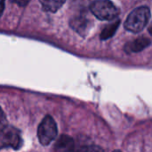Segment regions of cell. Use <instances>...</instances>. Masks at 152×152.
I'll list each match as a JSON object with an SVG mask.
<instances>
[{"mask_svg": "<svg viewBox=\"0 0 152 152\" xmlns=\"http://www.w3.org/2000/svg\"><path fill=\"white\" fill-rule=\"evenodd\" d=\"M151 19V10L147 6H140L130 13L125 22V28L133 33L142 31Z\"/></svg>", "mask_w": 152, "mask_h": 152, "instance_id": "cell-1", "label": "cell"}, {"mask_svg": "<svg viewBox=\"0 0 152 152\" xmlns=\"http://www.w3.org/2000/svg\"><path fill=\"white\" fill-rule=\"evenodd\" d=\"M91 13L101 21H111L118 17L119 9L110 0H97L90 4Z\"/></svg>", "mask_w": 152, "mask_h": 152, "instance_id": "cell-2", "label": "cell"}, {"mask_svg": "<svg viewBox=\"0 0 152 152\" xmlns=\"http://www.w3.org/2000/svg\"><path fill=\"white\" fill-rule=\"evenodd\" d=\"M58 134L57 125L51 116H46L40 123L37 128V137L39 142L44 145H49Z\"/></svg>", "mask_w": 152, "mask_h": 152, "instance_id": "cell-3", "label": "cell"}, {"mask_svg": "<svg viewBox=\"0 0 152 152\" xmlns=\"http://www.w3.org/2000/svg\"><path fill=\"white\" fill-rule=\"evenodd\" d=\"M22 145V138L18 129L6 126L0 132V150L4 148H12L19 150Z\"/></svg>", "mask_w": 152, "mask_h": 152, "instance_id": "cell-4", "label": "cell"}, {"mask_svg": "<svg viewBox=\"0 0 152 152\" xmlns=\"http://www.w3.org/2000/svg\"><path fill=\"white\" fill-rule=\"evenodd\" d=\"M70 26L78 34L86 36L93 26V21L91 20L86 10L82 9L77 14L73 16L70 21Z\"/></svg>", "mask_w": 152, "mask_h": 152, "instance_id": "cell-5", "label": "cell"}, {"mask_svg": "<svg viewBox=\"0 0 152 152\" xmlns=\"http://www.w3.org/2000/svg\"><path fill=\"white\" fill-rule=\"evenodd\" d=\"M150 45H151V39H149L148 38L141 37L135 39L133 41L128 42L125 47V50L127 53H137L145 49Z\"/></svg>", "mask_w": 152, "mask_h": 152, "instance_id": "cell-6", "label": "cell"}, {"mask_svg": "<svg viewBox=\"0 0 152 152\" xmlns=\"http://www.w3.org/2000/svg\"><path fill=\"white\" fill-rule=\"evenodd\" d=\"M56 152H75L74 140L68 135H61L55 143Z\"/></svg>", "mask_w": 152, "mask_h": 152, "instance_id": "cell-7", "label": "cell"}, {"mask_svg": "<svg viewBox=\"0 0 152 152\" xmlns=\"http://www.w3.org/2000/svg\"><path fill=\"white\" fill-rule=\"evenodd\" d=\"M39 2L45 11L55 13L63 5L66 0H39Z\"/></svg>", "mask_w": 152, "mask_h": 152, "instance_id": "cell-8", "label": "cell"}, {"mask_svg": "<svg viewBox=\"0 0 152 152\" xmlns=\"http://www.w3.org/2000/svg\"><path fill=\"white\" fill-rule=\"evenodd\" d=\"M119 24H120V20H117L114 22H111V23L106 25L101 32V35H100L101 39L106 40V39H110L116 33Z\"/></svg>", "mask_w": 152, "mask_h": 152, "instance_id": "cell-9", "label": "cell"}, {"mask_svg": "<svg viewBox=\"0 0 152 152\" xmlns=\"http://www.w3.org/2000/svg\"><path fill=\"white\" fill-rule=\"evenodd\" d=\"M76 152H104L103 150L100 147H96V146H85L82 147L81 149L77 150Z\"/></svg>", "mask_w": 152, "mask_h": 152, "instance_id": "cell-10", "label": "cell"}, {"mask_svg": "<svg viewBox=\"0 0 152 152\" xmlns=\"http://www.w3.org/2000/svg\"><path fill=\"white\" fill-rule=\"evenodd\" d=\"M7 126V120H6V116L3 111V109L0 107V132L3 131L5 127Z\"/></svg>", "mask_w": 152, "mask_h": 152, "instance_id": "cell-11", "label": "cell"}, {"mask_svg": "<svg viewBox=\"0 0 152 152\" xmlns=\"http://www.w3.org/2000/svg\"><path fill=\"white\" fill-rule=\"evenodd\" d=\"M86 1L87 0H71V3H72V4H74L76 6H78L79 8L81 7V10H82L83 9L82 7H83L84 4H86Z\"/></svg>", "mask_w": 152, "mask_h": 152, "instance_id": "cell-12", "label": "cell"}, {"mask_svg": "<svg viewBox=\"0 0 152 152\" xmlns=\"http://www.w3.org/2000/svg\"><path fill=\"white\" fill-rule=\"evenodd\" d=\"M29 1L30 0H12V2H14L19 6H25L29 3Z\"/></svg>", "mask_w": 152, "mask_h": 152, "instance_id": "cell-13", "label": "cell"}, {"mask_svg": "<svg viewBox=\"0 0 152 152\" xmlns=\"http://www.w3.org/2000/svg\"><path fill=\"white\" fill-rule=\"evenodd\" d=\"M4 4H5V0H0V16L2 15L4 9Z\"/></svg>", "mask_w": 152, "mask_h": 152, "instance_id": "cell-14", "label": "cell"}, {"mask_svg": "<svg viewBox=\"0 0 152 152\" xmlns=\"http://www.w3.org/2000/svg\"><path fill=\"white\" fill-rule=\"evenodd\" d=\"M149 32H150V33L152 35V23L151 24V26L149 27Z\"/></svg>", "mask_w": 152, "mask_h": 152, "instance_id": "cell-15", "label": "cell"}, {"mask_svg": "<svg viewBox=\"0 0 152 152\" xmlns=\"http://www.w3.org/2000/svg\"><path fill=\"white\" fill-rule=\"evenodd\" d=\"M113 152H122V151H114Z\"/></svg>", "mask_w": 152, "mask_h": 152, "instance_id": "cell-16", "label": "cell"}]
</instances>
